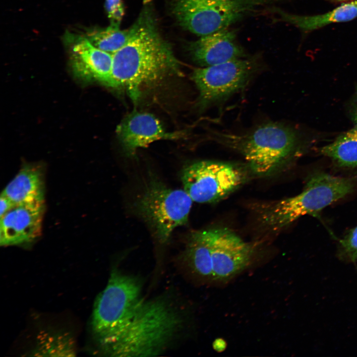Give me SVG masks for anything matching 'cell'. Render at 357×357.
<instances>
[{
  "mask_svg": "<svg viewBox=\"0 0 357 357\" xmlns=\"http://www.w3.org/2000/svg\"><path fill=\"white\" fill-rule=\"evenodd\" d=\"M131 28L129 41L113 54V76L118 88H124L136 101L143 90L177 73L179 63L150 9L143 10Z\"/></svg>",
  "mask_w": 357,
  "mask_h": 357,
  "instance_id": "cell-1",
  "label": "cell"
},
{
  "mask_svg": "<svg viewBox=\"0 0 357 357\" xmlns=\"http://www.w3.org/2000/svg\"><path fill=\"white\" fill-rule=\"evenodd\" d=\"M219 143L238 151L255 173L264 175L295 160L310 147V138L297 127L269 121L242 133L215 131Z\"/></svg>",
  "mask_w": 357,
  "mask_h": 357,
  "instance_id": "cell-2",
  "label": "cell"
},
{
  "mask_svg": "<svg viewBox=\"0 0 357 357\" xmlns=\"http://www.w3.org/2000/svg\"><path fill=\"white\" fill-rule=\"evenodd\" d=\"M178 311L166 299L143 300L130 323L103 353L116 357L158 355L182 325Z\"/></svg>",
  "mask_w": 357,
  "mask_h": 357,
  "instance_id": "cell-3",
  "label": "cell"
},
{
  "mask_svg": "<svg viewBox=\"0 0 357 357\" xmlns=\"http://www.w3.org/2000/svg\"><path fill=\"white\" fill-rule=\"evenodd\" d=\"M139 280L113 270L105 288L96 297L91 320L93 337L103 352L113 344L143 301Z\"/></svg>",
  "mask_w": 357,
  "mask_h": 357,
  "instance_id": "cell-4",
  "label": "cell"
},
{
  "mask_svg": "<svg viewBox=\"0 0 357 357\" xmlns=\"http://www.w3.org/2000/svg\"><path fill=\"white\" fill-rule=\"evenodd\" d=\"M356 184L354 177L314 172L308 176L301 193L265 206L261 213L262 222L278 230L304 215L317 216L328 205L352 193Z\"/></svg>",
  "mask_w": 357,
  "mask_h": 357,
  "instance_id": "cell-5",
  "label": "cell"
},
{
  "mask_svg": "<svg viewBox=\"0 0 357 357\" xmlns=\"http://www.w3.org/2000/svg\"><path fill=\"white\" fill-rule=\"evenodd\" d=\"M283 0H172L171 9L178 24L200 36L228 28L261 8Z\"/></svg>",
  "mask_w": 357,
  "mask_h": 357,
  "instance_id": "cell-6",
  "label": "cell"
},
{
  "mask_svg": "<svg viewBox=\"0 0 357 357\" xmlns=\"http://www.w3.org/2000/svg\"><path fill=\"white\" fill-rule=\"evenodd\" d=\"M258 56L194 69L192 79L199 92L198 105L202 109L221 103L242 90L261 71Z\"/></svg>",
  "mask_w": 357,
  "mask_h": 357,
  "instance_id": "cell-7",
  "label": "cell"
},
{
  "mask_svg": "<svg viewBox=\"0 0 357 357\" xmlns=\"http://www.w3.org/2000/svg\"><path fill=\"white\" fill-rule=\"evenodd\" d=\"M192 201L184 189H173L153 181L138 199L136 207L156 238L164 243L175 229L187 223Z\"/></svg>",
  "mask_w": 357,
  "mask_h": 357,
  "instance_id": "cell-8",
  "label": "cell"
},
{
  "mask_svg": "<svg viewBox=\"0 0 357 357\" xmlns=\"http://www.w3.org/2000/svg\"><path fill=\"white\" fill-rule=\"evenodd\" d=\"M181 179L183 189L193 201H219L239 186L243 179L240 170L227 163L201 161L185 168Z\"/></svg>",
  "mask_w": 357,
  "mask_h": 357,
  "instance_id": "cell-9",
  "label": "cell"
},
{
  "mask_svg": "<svg viewBox=\"0 0 357 357\" xmlns=\"http://www.w3.org/2000/svg\"><path fill=\"white\" fill-rule=\"evenodd\" d=\"M209 230L212 262V280L226 282L251 262L253 249L232 231L226 228Z\"/></svg>",
  "mask_w": 357,
  "mask_h": 357,
  "instance_id": "cell-10",
  "label": "cell"
},
{
  "mask_svg": "<svg viewBox=\"0 0 357 357\" xmlns=\"http://www.w3.org/2000/svg\"><path fill=\"white\" fill-rule=\"evenodd\" d=\"M66 40L70 44L71 67L76 76L118 88L113 76V54L97 48L84 36L70 34Z\"/></svg>",
  "mask_w": 357,
  "mask_h": 357,
  "instance_id": "cell-11",
  "label": "cell"
},
{
  "mask_svg": "<svg viewBox=\"0 0 357 357\" xmlns=\"http://www.w3.org/2000/svg\"><path fill=\"white\" fill-rule=\"evenodd\" d=\"M44 210V202L15 205L0 218V245L34 241L41 234Z\"/></svg>",
  "mask_w": 357,
  "mask_h": 357,
  "instance_id": "cell-12",
  "label": "cell"
},
{
  "mask_svg": "<svg viewBox=\"0 0 357 357\" xmlns=\"http://www.w3.org/2000/svg\"><path fill=\"white\" fill-rule=\"evenodd\" d=\"M117 133L123 149L129 154L156 141L178 139L182 135L179 132L167 131L154 116L140 112L124 118L117 127Z\"/></svg>",
  "mask_w": 357,
  "mask_h": 357,
  "instance_id": "cell-13",
  "label": "cell"
},
{
  "mask_svg": "<svg viewBox=\"0 0 357 357\" xmlns=\"http://www.w3.org/2000/svg\"><path fill=\"white\" fill-rule=\"evenodd\" d=\"M189 49L193 60L202 67L247 57L238 43L236 32L228 28L201 36Z\"/></svg>",
  "mask_w": 357,
  "mask_h": 357,
  "instance_id": "cell-14",
  "label": "cell"
},
{
  "mask_svg": "<svg viewBox=\"0 0 357 357\" xmlns=\"http://www.w3.org/2000/svg\"><path fill=\"white\" fill-rule=\"evenodd\" d=\"M39 165H24L2 193L15 205L44 202L45 178Z\"/></svg>",
  "mask_w": 357,
  "mask_h": 357,
  "instance_id": "cell-15",
  "label": "cell"
},
{
  "mask_svg": "<svg viewBox=\"0 0 357 357\" xmlns=\"http://www.w3.org/2000/svg\"><path fill=\"white\" fill-rule=\"evenodd\" d=\"M277 15L275 19L291 24L303 32H311L327 25L351 21L357 17V0L345 2L324 13L314 15H299L280 8L271 9Z\"/></svg>",
  "mask_w": 357,
  "mask_h": 357,
  "instance_id": "cell-16",
  "label": "cell"
},
{
  "mask_svg": "<svg viewBox=\"0 0 357 357\" xmlns=\"http://www.w3.org/2000/svg\"><path fill=\"white\" fill-rule=\"evenodd\" d=\"M319 152L336 167L357 173V124L321 147Z\"/></svg>",
  "mask_w": 357,
  "mask_h": 357,
  "instance_id": "cell-17",
  "label": "cell"
},
{
  "mask_svg": "<svg viewBox=\"0 0 357 357\" xmlns=\"http://www.w3.org/2000/svg\"><path fill=\"white\" fill-rule=\"evenodd\" d=\"M186 261L198 277L212 280L211 247L209 230L190 235L185 251Z\"/></svg>",
  "mask_w": 357,
  "mask_h": 357,
  "instance_id": "cell-18",
  "label": "cell"
},
{
  "mask_svg": "<svg viewBox=\"0 0 357 357\" xmlns=\"http://www.w3.org/2000/svg\"><path fill=\"white\" fill-rule=\"evenodd\" d=\"M31 353L33 356H75V342L67 332L42 333L38 337L36 346Z\"/></svg>",
  "mask_w": 357,
  "mask_h": 357,
  "instance_id": "cell-19",
  "label": "cell"
},
{
  "mask_svg": "<svg viewBox=\"0 0 357 357\" xmlns=\"http://www.w3.org/2000/svg\"><path fill=\"white\" fill-rule=\"evenodd\" d=\"M131 33V27L121 30L119 25L111 24L106 28L89 29L84 36L97 48L113 54L126 45Z\"/></svg>",
  "mask_w": 357,
  "mask_h": 357,
  "instance_id": "cell-20",
  "label": "cell"
},
{
  "mask_svg": "<svg viewBox=\"0 0 357 357\" xmlns=\"http://www.w3.org/2000/svg\"><path fill=\"white\" fill-rule=\"evenodd\" d=\"M338 253L342 260L357 262V226L339 240Z\"/></svg>",
  "mask_w": 357,
  "mask_h": 357,
  "instance_id": "cell-21",
  "label": "cell"
},
{
  "mask_svg": "<svg viewBox=\"0 0 357 357\" xmlns=\"http://www.w3.org/2000/svg\"><path fill=\"white\" fill-rule=\"evenodd\" d=\"M105 6L111 24L119 25L124 15L122 0H106Z\"/></svg>",
  "mask_w": 357,
  "mask_h": 357,
  "instance_id": "cell-22",
  "label": "cell"
},
{
  "mask_svg": "<svg viewBox=\"0 0 357 357\" xmlns=\"http://www.w3.org/2000/svg\"><path fill=\"white\" fill-rule=\"evenodd\" d=\"M350 119L355 124H357V87L352 98L349 100L347 107Z\"/></svg>",
  "mask_w": 357,
  "mask_h": 357,
  "instance_id": "cell-23",
  "label": "cell"
},
{
  "mask_svg": "<svg viewBox=\"0 0 357 357\" xmlns=\"http://www.w3.org/2000/svg\"><path fill=\"white\" fill-rule=\"evenodd\" d=\"M15 204L2 193L0 197V217L12 209Z\"/></svg>",
  "mask_w": 357,
  "mask_h": 357,
  "instance_id": "cell-24",
  "label": "cell"
},
{
  "mask_svg": "<svg viewBox=\"0 0 357 357\" xmlns=\"http://www.w3.org/2000/svg\"><path fill=\"white\" fill-rule=\"evenodd\" d=\"M329 0L333 1V2H345L349 1L351 0Z\"/></svg>",
  "mask_w": 357,
  "mask_h": 357,
  "instance_id": "cell-25",
  "label": "cell"
}]
</instances>
